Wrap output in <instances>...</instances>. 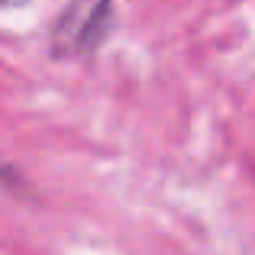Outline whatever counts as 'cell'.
<instances>
[{"instance_id": "1", "label": "cell", "mask_w": 255, "mask_h": 255, "mask_svg": "<svg viewBox=\"0 0 255 255\" xmlns=\"http://www.w3.org/2000/svg\"><path fill=\"white\" fill-rule=\"evenodd\" d=\"M110 26V0H75L55 23L52 45L62 55L91 52Z\"/></svg>"}, {"instance_id": "2", "label": "cell", "mask_w": 255, "mask_h": 255, "mask_svg": "<svg viewBox=\"0 0 255 255\" xmlns=\"http://www.w3.org/2000/svg\"><path fill=\"white\" fill-rule=\"evenodd\" d=\"M19 3H26V0H0V6H19Z\"/></svg>"}]
</instances>
